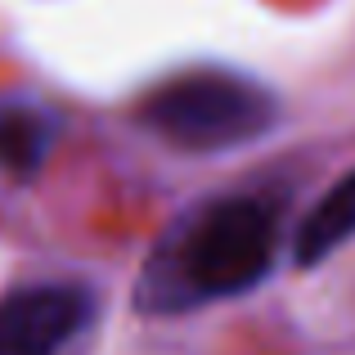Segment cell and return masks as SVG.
<instances>
[{
  "instance_id": "cell-1",
  "label": "cell",
  "mask_w": 355,
  "mask_h": 355,
  "mask_svg": "<svg viewBox=\"0 0 355 355\" xmlns=\"http://www.w3.org/2000/svg\"><path fill=\"white\" fill-rule=\"evenodd\" d=\"M279 216L266 198L225 193L202 202L157 243L135 284L144 315H175L202 302L243 297L275 270Z\"/></svg>"
},
{
  "instance_id": "cell-2",
  "label": "cell",
  "mask_w": 355,
  "mask_h": 355,
  "mask_svg": "<svg viewBox=\"0 0 355 355\" xmlns=\"http://www.w3.org/2000/svg\"><path fill=\"white\" fill-rule=\"evenodd\" d=\"M135 121L189 153L243 148L279 126V95L243 72L198 68L166 77L135 104Z\"/></svg>"
},
{
  "instance_id": "cell-3",
  "label": "cell",
  "mask_w": 355,
  "mask_h": 355,
  "mask_svg": "<svg viewBox=\"0 0 355 355\" xmlns=\"http://www.w3.org/2000/svg\"><path fill=\"white\" fill-rule=\"evenodd\" d=\"M99 302L81 284H32L0 297V355H63L90 333Z\"/></svg>"
},
{
  "instance_id": "cell-4",
  "label": "cell",
  "mask_w": 355,
  "mask_h": 355,
  "mask_svg": "<svg viewBox=\"0 0 355 355\" xmlns=\"http://www.w3.org/2000/svg\"><path fill=\"white\" fill-rule=\"evenodd\" d=\"M63 121L54 108L32 99H0V175L9 180H36L45 166Z\"/></svg>"
},
{
  "instance_id": "cell-5",
  "label": "cell",
  "mask_w": 355,
  "mask_h": 355,
  "mask_svg": "<svg viewBox=\"0 0 355 355\" xmlns=\"http://www.w3.org/2000/svg\"><path fill=\"white\" fill-rule=\"evenodd\" d=\"M347 239H355V171H347L311 211H306L302 230L293 243L297 270H311L320 261H329Z\"/></svg>"
}]
</instances>
